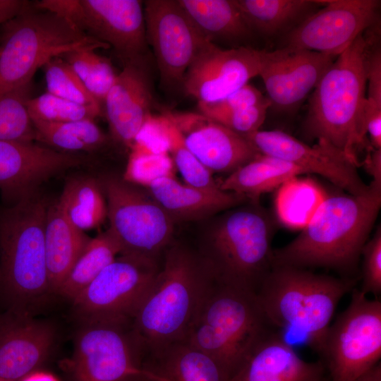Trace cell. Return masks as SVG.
Returning <instances> with one entry per match:
<instances>
[{
    "label": "cell",
    "mask_w": 381,
    "mask_h": 381,
    "mask_svg": "<svg viewBox=\"0 0 381 381\" xmlns=\"http://www.w3.org/2000/svg\"><path fill=\"white\" fill-rule=\"evenodd\" d=\"M169 119L164 114L150 115L138 133L133 144L156 153H169Z\"/></svg>",
    "instance_id": "43"
},
{
    "label": "cell",
    "mask_w": 381,
    "mask_h": 381,
    "mask_svg": "<svg viewBox=\"0 0 381 381\" xmlns=\"http://www.w3.org/2000/svg\"><path fill=\"white\" fill-rule=\"evenodd\" d=\"M188 150L212 173H232L260 153L243 135L201 114L164 113Z\"/></svg>",
    "instance_id": "20"
},
{
    "label": "cell",
    "mask_w": 381,
    "mask_h": 381,
    "mask_svg": "<svg viewBox=\"0 0 381 381\" xmlns=\"http://www.w3.org/2000/svg\"><path fill=\"white\" fill-rule=\"evenodd\" d=\"M20 381H60L52 373L42 369L36 370L23 378Z\"/></svg>",
    "instance_id": "47"
},
{
    "label": "cell",
    "mask_w": 381,
    "mask_h": 381,
    "mask_svg": "<svg viewBox=\"0 0 381 381\" xmlns=\"http://www.w3.org/2000/svg\"><path fill=\"white\" fill-rule=\"evenodd\" d=\"M381 207V181L364 194H327L298 235L273 249L272 265L355 272Z\"/></svg>",
    "instance_id": "1"
},
{
    "label": "cell",
    "mask_w": 381,
    "mask_h": 381,
    "mask_svg": "<svg viewBox=\"0 0 381 381\" xmlns=\"http://www.w3.org/2000/svg\"><path fill=\"white\" fill-rule=\"evenodd\" d=\"M96 49L83 47L60 57L71 66L90 95L102 104L117 75L110 61L97 54Z\"/></svg>",
    "instance_id": "35"
},
{
    "label": "cell",
    "mask_w": 381,
    "mask_h": 381,
    "mask_svg": "<svg viewBox=\"0 0 381 381\" xmlns=\"http://www.w3.org/2000/svg\"><path fill=\"white\" fill-rule=\"evenodd\" d=\"M274 231L270 213L248 201L214 220L200 258L216 283L255 294L272 267Z\"/></svg>",
    "instance_id": "6"
},
{
    "label": "cell",
    "mask_w": 381,
    "mask_h": 381,
    "mask_svg": "<svg viewBox=\"0 0 381 381\" xmlns=\"http://www.w3.org/2000/svg\"><path fill=\"white\" fill-rule=\"evenodd\" d=\"M49 205L35 191L0 207V290L11 309L30 312L52 294L44 244Z\"/></svg>",
    "instance_id": "5"
},
{
    "label": "cell",
    "mask_w": 381,
    "mask_h": 381,
    "mask_svg": "<svg viewBox=\"0 0 381 381\" xmlns=\"http://www.w3.org/2000/svg\"><path fill=\"white\" fill-rule=\"evenodd\" d=\"M32 120L62 123L84 119L95 120L101 114L90 107L45 92L28 102Z\"/></svg>",
    "instance_id": "38"
},
{
    "label": "cell",
    "mask_w": 381,
    "mask_h": 381,
    "mask_svg": "<svg viewBox=\"0 0 381 381\" xmlns=\"http://www.w3.org/2000/svg\"><path fill=\"white\" fill-rule=\"evenodd\" d=\"M303 174H306L291 162L260 154L229 174L219 185L223 190L259 201L262 194L278 189L287 181Z\"/></svg>",
    "instance_id": "27"
},
{
    "label": "cell",
    "mask_w": 381,
    "mask_h": 381,
    "mask_svg": "<svg viewBox=\"0 0 381 381\" xmlns=\"http://www.w3.org/2000/svg\"><path fill=\"white\" fill-rule=\"evenodd\" d=\"M215 282L200 257L180 246L164 262L131 322L147 355L186 337Z\"/></svg>",
    "instance_id": "3"
},
{
    "label": "cell",
    "mask_w": 381,
    "mask_h": 381,
    "mask_svg": "<svg viewBox=\"0 0 381 381\" xmlns=\"http://www.w3.org/2000/svg\"><path fill=\"white\" fill-rule=\"evenodd\" d=\"M355 381H381L380 363H379L369 371L359 377Z\"/></svg>",
    "instance_id": "48"
},
{
    "label": "cell",
    "mask_w": 381,
    "mask_h": 381,
    "mask_svg": "<svg viewBox=\"0 0 381 381\" xmlns=\"http://www.w3.org/2000/svg\"><path fill=\"white\" fill-rule=\"evenodd\" d=\"M147 191L176 221L197 220L247 202L246 197L217 187L200 188L182 184L175 177L155 181Z\"/></svg>",
    "instance_id": "24"
},
{
    "label": "cell",
    "mask_w": 381,
    "mask_h": 381,
    "mask_svg": "<svg viewBox=\"0 0 381 381\" xmlns=\"http://www.w3.org/2000/svg\"><path fill=\"white\" fill-rule=\"evenodd\" d=\"M35 142L56 150L81 154L102 147L107 141L106 135L95 120L52 123L32 120Z\"/></svg>",
    "instance_id": "32"
},
{
    "label": "cell",
    "mask_w": 381,
    "mask_h": 381,
    "mask_svg": "<svg viewBox=\"0 0 381 381\" xmlns=\"http://www.w3.org/2000/svg\"><path fill=\"white\" fill-rule=\"evenodd\" d=\"M0 381H3V380H0Z\"/></svg>",
    "instance_id": "52"
},
{
    "label": "cell",
    "mask_w": 381,
    "mask_h": 381,
    "mask_svg": "<svg viewBox=\"0 0 381 381\" xmlns=\"http://www.w3.org/2000/svg\"><path fill=\"white\" fill-rule=\"evenodd\" d=\"M351 301L330 325L318 353L329 381H355L380 363L381 302L354 288Z\"/></svg>",
    "instance_id": "10"
},
{
    "label": "cell",
    "mask_w": 381,
    "mask_h": 381,
    "mask_svg": "<svg viewBox=\"0 0 381 381\" xmlns=\"http://www.w3.org/2000/svg\"><path fill=\"white\" fill-rule=\"evenodd\" d=\"M144 381H152V380H149V379H147V380H144Z\"/></svg>",
    "instance_id": "51"
},
{
    "label": "cell",
    "mask_w": 381,
    "mask_h": 381,
    "mask_svg": "<svg viewBox=\"0 0 381 381\" xmlns=\"http://www.w3.org/2000/svg\"><path fill=\"white\" fill-rule=\"evenodd\" d=\"M2 31L0 95L32 82L36 71L53 58L83 47H109L33 5L3 25Z\"/></svg>",
    "instance_id": "8"
},
{
    "label": "cell",
    "mask_w": 381,
    "mask_h": 381,
    "mask_svg": "<svg viewBox=\"0 0 381 381\" xmlns=\"http://www.w3.org/2000/svg\"><path fill=\"white\" fill-rule=\"evenodd\" d=\"M270 107L271 102L266 98L257 104L212 120L237 133L245 135L260 130Z\"/></svg>",
    "instance_id": "42"
},
{
    "label": "cell",
    "mask_w": 381,
    "mask_h": 381,
    "mask_svg": "<svg viewBox=\"0 0 381 381\" xmlns=\"http://www.w3.org/2000/svg\"><path fill=\"white\" fill-rule=\"evenodd\" d=\"M32 82L0 95V140L35 142V130L28 102Z\"/></svg>",
    "instance_id": "34"
},
{
    "label": "cell",
    "mask_w": 381,
    "mask_h": 381,
    "mask_svg": "<svg viewBox=\"0 0 381 381\" xmlns=\"http://www.w3.org/2000/svg\"><path fill=\"white\" fill-rule=\"evenodd\" d=\"M245 21L252 31L273 36L288 33L315 8L325 1L311 0H235Z\"/></svg>",
    "instance_id": "29"
},
{
    "label": "cell",
    "mask_w": 381,
    "mask_h": 381,
    "mask_svg": "<svg viewBox=\"0 0 381 381\" xmlns=\"http://www.w3.org/2000/svg\"><path fill=\"white\" fill-rule=\"evenodd\" d=\"M108 229L91 238L59 286L56 294L72 301L120 254Z\"/></svg>",
    "instance_id": "31"
},
{
    "label": "cell",
    "mask_w": 381,
    "mask_h": 381,
    "mask_svg": "<svg viewBox=\"0 0 381 381\" xmlns=\"http://www.w3.org/2000/svg\"><path fill=\"white\" fill-rule=\"evenodd\" d=\"M266 98L255 87L248 83L226 97L211 103L198 102L200 114L214 119L263 102Z\"/></svg>",
    "instance_id": "40"
},
{
    "label": "cell",
    "mask_w": 381,
    "mask_h": 381,
    "mask_svg": "<svg viewBox=\"0 0 381 381\" xmlns=\"http://www.w3.org/2000/svg\"><path fill=\"white\" fill-rule=\"evenodd\" d=\"M262 154L282 159L316 174L346 193L358 195L369 190L357 171L358 165L325 140L310 146L281 131H260L244 135Z\"/></svg>",
    "instance_id": "15"
},
{
    "label": "cell",
    "mask_w": 381,
    "mask_h": 381,
    "mask_svg": "<svg viewBox=\"0 0 381 381\" xmlns=\"http://www.w3.org/2000/svg\"><path fill=\"white\" fill-rule=\"evenodd\" d=\"M365 112H381V52L374 47L368 62Z\"/></svg>",
    "instance_id": "44"
},
{
    "label": "cell",
    "mask_w": 381,
    "mask_h": 381,
    "mask_svg": "<svg viewBox=\"0 0 381 381\" xmlns=\"http://www.w3.org/2000/svg\"><path fill=\"white\" fill-rule=\"evenodd\" d=\"M47 92L90 107L102 114V104L88 92L71 66L61 57L49 60L44 66Z\"/></svg>",
    "instance_id": "36"
},
{
    "label": "cell",
    "mask_w": 381,
    "mask_h": 381,
    "mask_svg": "<svg viewBox=\"0 0 381 381\" xmlns=\"http://www.w3.org/2000/svg\"><path fill=\"white\" fill-rule=\"evenodd\" d=\"M0 289H1V269H0Z\"/></svg>",
    "instance_id": "50"
},
{
    "label": "cell",
    "mask_w": 381,
    "mask_h": 381,
    "mask_svg": "<svg viewBox=\"0 0 381 381\" xmlns=\"http://www.w3.org/2000/svg\"><path fill=\"white\" fill-rule=\"evenodd\" d=\"M362 286L365 294H370L376 298L381 294V227L377 228L372 238L363 246Z\"/></svg>",
    "instance_id": "41"
},
{
    "label": "cell",
    "mask_w": 381,
    "mask_h": 381,
    "mask_svg": "<svg viewBox=\"0 0 381 381\" xmlns=\"http://www.w3.org/2000/svg\"><path fill=\"white\" fill-rule=\"evenodd\" d=\"M372 28L361 34L327 69L313 90L303 126L308 140H327L357 165V150L366 133L368 62L379 37L377 29Z\"/></svg>",
    "instance_id": "2"
},
{
    "label": "cell",
    "mask_w": 381,
    "mask_h": 381,
    "mask_svg": "<svg viewBox=\"0 0 381 381\" xmlns=\"http://www.w3.org/2000/svg\"><path fill=\"white\" fill-rule=\"evenodd\" d=\"M336 58L285 47L260 50L258 75L263 81L271 106L282 110L298 107Z\"/></svg>",
    "instance_id": "18"
},
{
    "label": "cell",
    "mask_w": 381,
    "mask_h": 381,
    "mask_svg": "<svg viewBox=\"0 0 381 381\" xmlns=\"http://www.w3.org/2000/svg\"><path fill=\"white\" fill-rule=\"evenodd\" d=\"M159 268L157 260L119 255L73 301L76 314L80 320H131Z\"/></svg>",
    "instance_id": "12"
},
{
    "label": "cell",
    "mask_w": 381,
    "mask_h": 381,
    "mask_svg": "<svg viewBox=\"0 0 381 381\" xmlns=\"http://www.w3.org/2000/svg\"><path fill=\"white\" fill-rule=\"evenodd\" d=\"M356 282L305 268L272 265L255 296L272 327L298 332L318 353L339 302Z\"/></svg>",
    "instance_id": "4"
},
{
    "label": "cell",
    "mask_w": 381,
    "mask_h": 381,
    "mask_svg": "<svg viewBox=\"0 0 381 381\" xmlns=\"http://www.w3.org/2000/svg\"><path fill=\"white\" fill-rule=\"evenodd\" d=\"M380 4L377 0L325 1L285 35L284 47L337 57L375 25Z\"/></svg>",
    "instance_id": "14"
},
{
    "label": "cell",
    "mask_w": 381,
    "mask_h": 381,
    "mask_svg": "<svg viewBox=\"0 0 381 381\" xmlns=\"http://www.w3.org/2000/svg\"><path fill=\"white\" fill-rule=\"evenodd\" d=\"M260 55V50L250 47L226 49L210 42L188 67L182 87L198 102L221 100L258 75Z\"/></svg>",
    "instance_id": "16"
},
{
    "label": "cell",
    "mask_w": 381,
    "mask_h": 381,
    "mask_svg": "<svg viewBox=\"0 0 381 381\" xmlns=\"http://www.w3.org/2000/svg\"><path fill=\"white\" fill-rule=\"evenodd\" d=\"M273 329L255 293L215 282L183 341L212 357L231 379Z\"/></svg>",
    "instance_id": "7"
},
{
    "label": "cell",
    "mask_w": 381,
    "mask_h": 381,
    "mask_svg": "<svg viewBox=\"0 0 381 381\" xmlns=\"http://www.w3.org/2000/svg\"><path fill=\"white\" fill-rule=\"evenodd\" d=\"M144 61L124 64L103 102L113 139L130 148L151 115L152 95Z\"/></svg>",
    "instance_id": "22"
},
{
    "label": "cell",
    "mask_w": 381,
    "mask_h": 381,
    "mask_svg": "<svg viewBox=\"0 0 381 381\" xmlns=\"http://www.w3.org/2000/svg\"><path fill=\"white\" fill-rule=\"evenodd\" d=\"M169 119L168 152L186 183L200 188L219 186L213 179L212 172L188 150L181 133L169 118Z\"/></svg>",
    "instance_id": "39"
},
{
    "label": "cell",
    "mask_w": 381,
    "mask_h": 381,
    "mask_svg": "<svg viewBox=\"0 0 381 381\" xmlns=\"http://www.w3.org/2000/svg\"><path fill=\"white\" fill-rule=\"evenodd\" d=\"M365 167L373 181H381V149H373L365 161Z\"/></svg>",
    "instance_id": "46"
},
{
    "label": "cell",
    "mask_w": 381,
    "mask_h": 381,
    "mask_svg": "<svg viewBox=\"0 0 381 381\" xmlns=\"http://www.w3.org/2000/svg\"><path fill=\"white\" fill-rule=\"evenodd\" d=\"M327 194L310 178H292L277 189L274 201L277 217L286 226L302 229Z\"/></svg>",
    "instance_id": "33"
},
{
    "label": "cell",
    "mask_w": 381,
    "mask_h": 381,
    "mask_svg": "<svg viewBox=\"0 0 381 381\" xmlns=\"http://www.w3.org/2000/svg\"><path fill=\"white\" fill-rule=\"evenodd\" d=\"M147 41L154 51L162 84L182 87L185 74L208 42L178 1L148 0L143 3Z\"/></svg>",
    "instance_id": "13"
},
{
    "label": "cell",
    "mask_w": 381,
    "mask_h": 381,
    "mask_svg": "<svg viewBox=\"0 0 381 381\" xmlns=\"http://www.w3.org/2000/svg\"><path fill=\"white\" fill-rule=\"evenodd\" d=\"M30 6V3L28 1L0 0V26L6 23Z\"/></svg>",
    "instance_id": "45"
},
{
    "label": "cell",
    "mask_w": 381,
    "mask_h": 381,
    "mask_svg": "<svg viewBox=\"0 0 381 381\" xmlns=\"http://www.w3.org/2000/svg\"><path fill=\"white\" fill-rule=\"evenodd\" d=\"M90 163L82 154L61 152L36 142L0 140V192L6 202L13 201L37 191L52 177Z\"/></svg>",
    "instance_id": "17"
},
{
    "label": "cell",
    "mask_w": 381,
    "mask_h": 381,
    "mask_svg": "<svg viewBox=\"0 0 381 381\" xmlns=\"http://www.w3.org/2000/svg\"><path fill=\"white\" fill-rule=\"evenodd\" d=\"M99 181L119 255L157 260L170 243L174 220L147 190L114 175Z\"/></svg>",
    "instance_id": "11"
},
{
    "label": "cell",
    "mask_w": 381,
    "mask_h": 381,
    "mask_svg": "<svg viewBox=\"0 0 381 381\" xmlns=\"http://www.w3.org/2000/svg\"><path fill=\"white\" fill-rule=\"evenodd\" d=\"M71 223L85 231L107 219L106 198L99 180L89 176L70 178L58 200Z\"/></svg>",
    "instance_id": "30"
},
{
    "label": "cell",
    "mask_w": 381,
    "mask_h": 381,
    "mask_svg": "<svg viewBox=\"0 0 381 381\" xmlns=\"http://www.w3.org/2000/svg\"><path fill=\"white\" fill-rule=\"evenodd\" d=\"M131 149L125 181L147 188L159 179L174 177L176 167L169 153H156L136 144Z\"/></svg>",
    "instance_id": "37"
},
{
    "label": "cell",
    "mask_w": 381,
    "mask_h": 381,
    "mask_svg": "<svg viewBox=\"0 0 381 381\" xmlns=\"http://www.w3.org/2000/svg\"><path fill=\"white\" fill-rule=\"evenodd\" d=\"M55 332L28 311L8 308L0 315V380L20 381L42 369L54 349Z\"/></svg>",
    "instance_id": "21"
},
{
    "label": "cell",
    "mask_w": 381,
    "mask_h": 381,
    "mask_svg": "<svg viewBox=\"0 0 381 381\" xmlns=\"http://www.w3.org/2000/svg\"><path fill=\"white\" fill-rule=\"evenodd\" d=\"M80 30L111 47L124 64L145 59L143 3L138 0H80Z\"/></svg>",
    "instance_id": "19"
},
{
    "label": "cell",
    "mask_w": 381,
    "mask_h": 381,
    "mask_svg": "<svg viewBox=\"0 0 381 381\" xmlns=\"http://www.w3.org/2000/svg\"><path fill=\"white\" fill-rule=\"evenodd\" d=\"M325 372L321 361L303 360L273 329L252 348L230 381H319Z\"/></svg>",
    "instance_id": "23"
},
{
    "label": "cell",
    "mask_w": 381,
    "mask_h": 381,
    "mask_svg": "<svg viewBox=\"0 0 381 381\" xmlns=\"http://www.w3.org/2000/svg\"><path fill=\"white\" fill-rule=\"evenodd\" d=\"M146 356L130 320H83L61 367L68 381H144Z\"/></svg>",
    "instance_id": "9"
},
{
    "label": "cell",
    "mask_w": 381,
    "mask_h": 381,
    "mask_svg": "<svg viewBox=\"0 0 381 381\" xmlns=\"http://www.w3.org/2000/svg\"><path fill=\"white\" fill-rule=\"evenodd\" d=\"M144 366L152 381H230L212 357L184 341L147 355Z\"/></svg>",
    "instance_id": "25"
},
{
    "label": "cell",
    "mask_w": 381,
    "mask_h": 381,
    "mask_svg": "<svg viewBox=\"0 0 381 381\" xmlns=\"http://www.w3.org/2000/svg\"><path fill=\"white\" fill-rule=\"evenodd\" d=\"M90 238L71 223L58 200L49 203L45 220L44 244L52 294H56Z\"/></svg>",
    "instance_id": "26"
},
{
    "label": "cell",
    "mask_w": 381,
    "mask_h": 381,
    "mask_svg": "<svg viewBox=\"0 0 381 381\" xmlns=\"http://www.w3.org/2000/svg\"><path fill=\"white\" fill-rule=\"evenodd\" d=\"M319 381H329V379H327V378H325V377H324L322 379H321V380H319Z\"/></svg>",
    "instance_id": "49"
},
{
    "label": "cell",
    "mask_w": 381,
    "mask_h": 381,
    "mask_svg": "<svg viewBox=\"0 0 381 381\" xmlns=\"http://www.w3.org/2000/svg\"><path fill=\"white\" fill-rule=\"evenodd\" d=\"M179 4L207 40L236 42L246 40L252 30L235 0H178Z\"/></svg>",
    "instance_id": "28"
}]
</instances>
